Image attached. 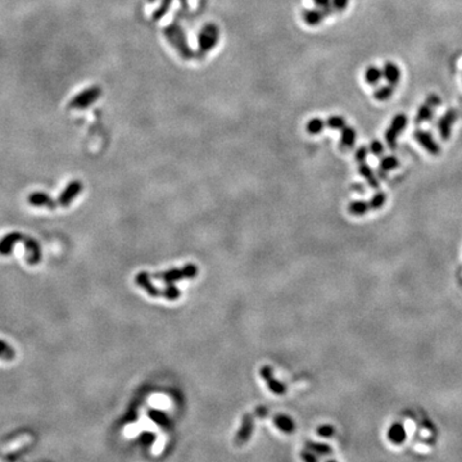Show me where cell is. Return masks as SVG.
Segmentation results:
<instances>
[{"instance_id": "cell-1", "label": "cell", "mask_w": 462, "mask_h": 462, "mask_svg": "<svg viewBox=\"0 0 462 462\" xmlns=\"http://www.w3.org/2000/svg\"><path fill=\"white\" fill-rule=\"evenodd\" d=\"M163 35L167 37L170 44L175 48L177 53L181 55L184 59H190L194 57L192 48H190L186 35L181 27L177 24H171L167 27L163 28Z\"/></svg>"}, {"instance_id": "cell-2", "label": "cell", "mask_w": 462, "mask_h": 462, "mask_svg": "<svg viewBox=\"0 0 462 462\" xmlns=\"http://www.w3.org/2000/svg\"><path fill=\"white\" fill-rule=\"evenodd\" d=\"M219 39V31L216 24H208L200 30L198 35V48L200 54H207L216 47Z\"/></svg>"}, {"instance_id": "cell-3", "label": "cell", "mask_w": 462, "mask_h": 462, "mask_svg": "<svg viewBox=\"0 0 462 462\" xmlns=\"http://www.w3.org/2000/svg\"><path fill=\"white\" fill-rule=\"evenodd\" d=\"M101 95V89L99 86H91L85 89L80 94H77L70 103V108L84 109L98 100Z\"/></svg>"}, {"instance_id": "cell-4", "label": "cell", "mask_w": 462, "mask_h": 462, "mask_svg": "<svg viewBox=\"0 0 462 462\" xmlns=\"http://www.w3.org/2000/svg\"><path fill=\"white\" fill-rule=\"evenodd\" d=\"M406 126H407V116L403 115V113L395 115L394 118L391 120L390 126L385 131V140H387L389 148L394 149L397 146V139H398L399 134L405 130Z\"/></svg>"}, {"instance_id": "cell-5", "label": "cell", "mask_w": 462, "mask_h": 462, "mask_svg": "<svg viewBox=\"0 0 462 462\" xmlns=\"http://www.w3.org/2000/svg\"><path fill=\"white\" fill-rule=\"evenodd\" d=\"M254 430V418L250 413H245L242 420V425L238 429V432L234 438V444L236 447H242V445L246 444L249 442L250 437L253 434Z\"/></svg>"}, {"instance_id": "cell-6", "label": "cell", "mask_w": 462, "mask_h": 462, "mask_svg": "<svg viewBox=\"0 0 462 462\" xmlns=\"http://www.w3.org/2000/svg\"><path fill=\"white\" fill-rule=\"evenodd\" d=\"M440 104V98H439L437 94H432L429 95L428 98H426L425 103L418 108L417 113H416L415 117V122L416 123H422V122H426L429 120H432L433 115H434V109Z\"/></svg>"}, {"instance_id": "cell-7", "label": "cell", "mask_w": 462, "mask_h": 462, "mask_svg": "<svg viewBox=\"0 0 462 462\" xmlns=\"http://www.w3.org/2000/svg\"><path fill=\"white\" fill-rule=\"evenodd\" d=\"M456 120H457V112L455 109H448L442 117L439 118L437 126H438L439 136L443 140H448L451 138V135H452V126L456 122Z\"/></svg>"}, {"instance_id": "cell-8", "label": "cell", "mask_w": 462, "mask_h": 462, "mask_svg": "<svg viewBox=\"0 0 462 462\" xmlns=\"http://www.w3.org/2000/svg\"><path fill=\"white\" fill-rule=\"evenodd\" d=\"M413 136H415L416 142L421 145L422 148L425 149L429 154L438 155L439 153H440V146L438 145V143L435 142L433 135L429 131H425V130H416Z\"/></svg>"}, {"instance_id": "cell-9", "label": "cell", "mask_w": 462, "mask_h": 462, "mask_svg": "<svg viewBox=\"0 0 462 462\" xmlns=\"http://www.w3.org/2000/svg\"><path fill=\"white\" fill-rule=\"evenodd\" d=\"M260 374L263 378V380L266 381V384L268 385V388H270V390L272 391L273 394H277V395L285 394V391H287L285 385L273 378V371L270 366H263V367L261 368Z\"/></svg>"}, {"instance_id": "cell-10", "label": "cell", "mask_w": 462, "mask_h": 462, "mask_svg": "<svg viewBox=\"0 0 462 462\" xmlns=\"http://www.w3.org/2000/svg\"><path fill=\"white\" fill-rule=\"evenodd\" d=\"M82 190V185L80 181H72L68 184V186L64 189V192L62 193L61 196H59V206L62 207H67L72 200L76 198L78 193Z\"/></svg>"}, {"instance_id": "cell-11", "label": "cell", "mask_w": 462, "mask_h": 462, "mask_svg": "<svg viewBox=\"0 0 462 462\" xmlns=\"http://www.w3.org/2000/svg\"><path fill=\"white\" fill-rule=\"evenodd\" d=\"M150 279H152V277H150V275H149L148 272H140L136 275L135 280L139 287H142L150 297H159V295H162V292H159L158 288H155L154 285H153Z\"/></svg>"}, {"instance_id": "cell-12", "label": "cell", "mask_w": 462, "mask_h": 462, "mask_svg": "<svg viewBox=\"0 0 462 462\" xmlns=\"http://www.w3.org/2000/svg\"><path fill=\"white\" fill-rule=\"evenodd\" d=\"M273 425L284 434H293L295 432V428H297L293 418L288 415H283V413L273 417Z\"/></svg>"}, {"instance_id": "cell-13", "label": "cell", "mask_w": 462, "mask_h": 462, "mask_svg": "<svg viewBox=\"0 0 462 462\" xmlns=\"http://www.w3.org/2000/svg\"><path fill=\"white\" fill-rule=\"evenodd\" d=\"M383 77L388 81L389 85L395 86L401 80V70L393 62H387L383 67Z\"/></svg>"}, {"instance_id": "cell-14", "label": "cell", "mask_w": 462, "mask_h": 462, "mask_svg": "<svg viewBox=\"0 0 462 462\" xmlns=\"http://www.w3.org/2000/svg\"><path fill=\"white\" fill-rule=\"evenodd\" d=\"M406 437H407V434H406L405 426L399 422H395L388 429V439L389 442L393 443V444L399 445L405 443Z\"/></svg>"}, {"instance_id": "cell-15", "label": "cell", "mask_w": 462, "mask_h": 462, "mask_svg": "<svg viewBox=\"0 0 462 462\" xmlns=\"http://www.w3.org/2000/svg\"><path fill=\"white\" fill-rule=\"evenodd\" d=\"M327 13L325 12L324 9H320V8H316V9H306L303 10V14H302V17H303V21L310 26H317L320 24L324 18L326 17Z\"/></svg>"}, {"instance_id": "cell-16", "label": "cell", "mask_w": 462, "mask_h": 462, "mask_svg": "<svg viewBox=\"0 0 462 462\" xmlns=\"http://www.w3.org/2000/svg\"><path fill=\"white\" fill-rule=\"evenodd\" d=\"M356 130L351 126H345L343 130H341V136H340V148L343 150H348V149H352L354 146V143H356Z\"/></svg>"}, {"instance_id": "cell-17", "label": "cell", "mask_w": 462, "mask_h": 462, "mask_svg": "<svg viewBox=\"0 0 462 462\" xmlns=\"http://www.w3.org/2000/svg\"><path fill=\"white\" fill-rule=\"evenodd\" d=\"M154 279L157 280H161L163 283L167 284H173L176 281L182 280L184 279V273H182V270H179V268H171L169 271H165V272H158L154 273Z\"/></svg>"}, {"instance_id": "cell-18", "label": "cell", "mask_w": 462, "mask_h": 462, "mask_svg": "<svg viewBox=\"0 0 462 462\" xmlns=\"http://www.w3.org/2000/svg\"><path fill=\"white\" fill-rule=\"evenodd\" d=\"M358 172H360V175H361L362 177L366 179V181L368 182V185L371 186V188H374V189L379 188V181L370 166L366 165L365 162L360 163V165H358Z\"/></svg>"}, {"instance_id": "cell-19", "label": "cell", "mask_w": 462, "mask_h": 462, "mask_svg": "<svg viewBox=\"0 0 462 462\" xmlns=\"http://www.w3.org/2000/svg\"><path fill=\"white\" fill-rule=\"evenodd\" d=\"M148 416L154 424H157V425L161 426V428H169L170 424H171L169 416L166 415L165 412L155 410V408H150V410H149Z\"/></svg>"}, {"instance_id": "cell-20", "label": "cell", "mask_w": 462, "mask_h": 462, "mask_svg": "<svg viewBox=\"0 0 462 462\" xmlns=\"http://www.w3.org/2000/svg\"><path fill=\"white\" fill-rule=\"evenodd\" d=\"M383 78V70H380L376 66H370V67L366 68V72H365V81L367 82L368 85H378L380 82V80Z\"/></svg>"}, {"instance_id": "cell-21", "label": "cell", "mask_w": 462, "mask_h": 462, "mask_svg": "<svg viewBox=\"0 0 462 462\" xmlns=\"http://www.w3.org/2000/svg\"><path fill=\"white\" fill-rule=\"evenodd\" d=\"M306 448L312 451V452L316 453L317 456H327L333 453V448H331L330 445L325 444V443L314 442V440L306 442Z\"/></svg>"}, {"instance_id": "cell-22", "label": "cell", "mask_w": 462, "mask_h": 462, "mask_svg": "<svg viewBox=\"0 0 462 462\" xmlns=\"http://www.w3.org/2000/svg\"><path fill=\"white\" fill-rule=\"evenodd\" d=\"M28 202L31 204H34V206H45L49 207V208H54L55 207L54 200L50 199L47 194H40V193H35V194L30 195Z\"/></svg>"}, {"instance_id": "cell-23", "label": "cell", "mask_w": 462, "mask_h": 462, "mask_svg": "<svg viewBox=\"0 0 462 462\" xmlns=\"http://www.w3.org/2000/svg\"><path fill=\"white\" fill-rule=\"evenodd\" d=\"M348 211L349 213L354 215V216H364L368 211H371L370 208V204L368 202H365V200H356V202H352L348 207Z\"/></svg>"}, {"instance_id": "cell-24", "label": "cell", "mask_w": 462, "mask_h": 462, "mask_svg": "<svg viewBox=\"0 0 462 462\" xmlns=\"http://www.w3.org/2000/svg\"><path fill=\"white\" fill-rule=\"evenodd\" d=\"M399 166V161L395 158L394 155H388V157H384V158L380 161V165H379V171H380L383 175L391 170L397 169Z\"/></svg>"}, {"instance_id": "cell-25", "label": "cell", "mask_w": 462, "mask_h": 462, "mask_svg": "<svg viewBox=\"0 0 462 462\" xmlns=\"http://www.w3.org/2000/svg\"><path fill=\"white\" fill-rule=\"evenodd\" d=\"M394 93V86L393 85H385V86H380L374 91V98L379 101L388 100L391 95Z\"/></svg>"}, {"instance_id": "cell-26", "label": "cell", "mask_w": 462, "mask_h": 462, "mask_svg": "<svg viewBox=\"0 0 462 462\" xmlns=\"http://www.w3.org/2000/svg\"><path fill=\"white\" fill-rule=\"evenodd\" d=\"M325 125H326V123H325L324 120H321V118H312V120L308 121L307 126H306V130H307V132L311 134V135H318V134L324 130Z\"/></svg>"}, {"instance_id": "cell-27", "label": "cell", "mask_w": 462, "mask_h": 462, "mask_svg": "<svg viewBox=\"0 0 462 462\" xmlns=\"http://www.w3.org/2000/svg\"><path fill=\"white\" fill-rule=\"evenodd\" d=\"M20 239H22V235H18V234H12V235L5 236V238L0 242V252L4 254L9 253L10 249H12V245Z\"/></svg>"}, {"instance_id": "cell-28", "label": "cell", "mask_w": 462, "mask_h": 462, "mask_svg": "<svg viewBox=\"0 0 462 462\" xmlns=\"http://www.w3.org/2000/svg\"><path fill=\"white\" fill-rule=\"evenodd\" d=\"M325 123L331 130H343L345 127V120L341 116H331V117L327 118Z\"/></svg>"}, {"instance_id": "cell-29", "label": "cell", "mask_w": 462, "mask_h": 462, "mask_svg": "<svg viewBox=\"0 0 462 462\" xmlns=\"http://www.w3.org/2000/svg\"><path fill=\"white\" fill-rule=\"evenodd\" d=\"M162 295L166 298V299L176 300V299H179L181 293H180V290L176 288L175 284H169V285L165 288V290L162 292Z\"/></svg>"}, {"instance_id": "cell-30", "label": "cell", "mask_w": 462, "mask_h": 462, "mask_svg": "<svg viewBox=\"0 0 462 462\" xmlns=\"http://www.w3.org/2000/svg\"><path fill=\"white\" fill-rule=\"evenodd\" d=\"M385 200H387V198H385L384 193L379 192L372 196L371 200L368 202V204H370V208L371 209H380L381 207L384 206Z\"/></svg>"}, {"instance_id": "cell-31", "label": "cell", "mask_w": 462, "mask_h": 462, "mask_svg": "<svg viewBox=\"0 0 462 462\" xmlns=\"http://www.w3.org/2000/svg\"><path fill=\"white\" fill-rule=\"evenodd\" d=\"M171 4H172V0H163L162 4H161V7L157 8V10H154V13H153V20H155V21L161 20V18H162L163 16L169 12Z\"/></svg>"}, {"instance_id": "cell-32", "label": "cell", "mask_w": 462, "mask_h": 462, "mask_svg": "<svg viewBox=\"0 0 462 462\" xmlns=\"http://www.w3.org/2000/svg\"><path fill=\"white\" fill-rule=\"evenodd\" d=\"M182 273H184V279H194L198 275V266L189 263L182 268Z\"/></svg>"}, {"instance_id": "cell-33", "label": "cell", "mask_w": 462, "mask_h": 462, "mask_svg": "<svg viewBox=\"0 0 462 462\" xmlns=\"http://www.w3.org/2000/svg\"><path fill=\"white\" fill-rule=\"evenodd\" d=\"M316 433H317V435L322 437V438H330V437L334 435L335 429L331 425H321V426H318Z\"/></svg>"}, {"instance_id": "cell-34", "label": "cell", "mask_w": 462, "mask_h": 462, "mask_svg": "<svg viewBox=\"0 0 462 462\" xmlns=\"http://www.w3.org/2000/svg\"><path fill=\"white\" fill-rule=\"evenodd\" d=\"M300 459L303 462H318V456L307 448L300 452Z\"/></svg>"}, {"instance_id": "cell-35", "label": "cell", "mask_w": 462, "mask_h": 462, "mask_svg": "<svg viewBox=\"0 0 462 462\" xmlns=\"http://www.w3.org/2000/svg\"><path fill=\"white\" fill-rule=\"evenodd\" d=\"M0 357L4 360H12L14 357V352L12 351V348L4 344L3 341H0Z\"/></svg>"}, {"instance_id": "cell-36", "label": "cell", "mask_w": 462, "mask_h": 462, "mask_svg": "<svg viewBox=\"0 0 462 462\" xmlns=\"http://www.w3.org/2000/svg\"><path fill=\"white\" fill-rule=\"evenodd\" d=\"M370 152L374 155H376V157H380V155H383V153H384V146H383V144H381L379 140H372V142L370 143Z\"/></svg>"}, {"instance_id": "cell-37", "label": "cell", "mask_w": 462, "mask_h": 462, "mask_svg": "<svg viewBox=\"0 0 462 462\" xmlns=\"http://www.w3.org/2000/svg\"><path fill=\"white\" fill-rule=\"evenodd\" d=\"M367 155H368V148L367 146H364V145H362V146H360V148L357 149V152H356V154H354V158H356V161H357L358 163H362L366 161Z\"/></svg>"}, {"instance_id": "cell-38", "label": "cell", "mask_w": 462, "mask_h": 462, "mask_svg": "<svg viewBox=\"0 0 462 462\" xmlns=\"http://www.w3.org/2000/svg\"><path fill=\"white\" fill-rule=\"evenodd\" d=\"M314 3L316 4L320 9H324L327 13V16L331 14V12H333V10H331L333 9V8H331V0H314Z\"/></svg>"}, {"instance_id": "cell-39", "label": "cell", "mask_w": 462, "mask_h": 462, "mask_svg": "<svg viewBox=\"0 0 462 462\" xmlns=\"http://www.w3.org/2000/svg\"><path fill=\"white\" fill-rule=\"evenodd\" d=\"M139 440L142 442L143 445H145V447H148V445L153 444V442H154V440H155V435L153 434V433H143V434L140 435V438H139Z\"/></svg>"}, {"instance_id": "cell-40", "label": "cell", "mask_w": 462, "mask_h": 462, "mask_svg": "<svg viewBox=\"0 0 462 462\" xmlns=\"http://www.w3.org/2000/svg\"><path fill=\"white\" fill-rule=\"evenodd\" d=\"M349 0H331V8L337 12H343L348 7Z\"/></svg>"}, {"instance_id": "cell-41", "label": "cell", "mask_w": 462, "mask_h": 462, "mask_svg": "<svg viewBox=\"0 0 462 462\" xmlns=\"http://www.w3.org/2000/svg\"><path fill=\"white\" fill-rule=\"evenodd\" d=\"M256 415L258 416V417H261V418L266 417V416L268 415V410H267L266 407H262V406H261V407H257L256 408Z\"/></svg>"}, {"instance_id": "cell-42", "label": "cell", "mask_w": 462, "mask_h": 462, "mask_svg": "<svg viewBox=\"0 0 462 462\" xmlns=\"http://www.w3.org/2000/svg\"><path fill=\"white\" fill-rule=\"evenodd\" d=\"M325 462H337V461H335V460H333V459H330V460H327V461H325Z\"/></svg>"}]
</instances>
